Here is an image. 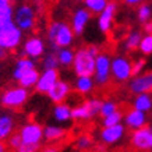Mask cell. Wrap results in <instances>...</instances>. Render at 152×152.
I'll return each instance as SVG.
<instances>
[{
	"mask_svg": "<svg viewBox=\"0 0 152 152\" xmlns=\"http://www.w3.org/2000/svg\"><path fill=\"white\" fill-rule=\"evenodd\" d=\"M20 135L23 142L28 144H41L43 138V129L38 123H28L20 130Z\"/></svg>",
	"mask_w": 152,
	"mask_h": 152,
	"instance_id": "cell-10",
	"label": "cell"
},
{
	"mask_svg": "<svg viewBox=\"0 0 152 152\" xmlns=\"http://www.w3.org/2000/svg\"><path fill=\"white\" fill-rule=\"evenodd\" d=\"M21 39H23V31L15 25V23L4 28H0V45L6 50H14L15 48H18Z\"/></svg>",
	"mask_w": 152,
	"mask_h": 152,
	"instance_id": "cell-4",
	"label": "cell"
},
{
	"mask_svg": "<svg viewBox=\"0 0 152 152\" xmlns=\"http://www.w3.org/2000/svg\"><path fill=\"white\" fill-rule=\"evenodd\" d=\"M45 53V42L41 38H29L24 43V55L31 57V59H38Z\"/></svg>",
	"mask_w": 152,
	"mask_h": 152,
	"instance_id": "cell-14",
	"label": "cell"
},
{
	"mask_svg": "<svg viewBox=\"0 0 152 152\" xmlns=\"http://www.w3.org/2000/svg\"><path fill=\"white\" fill-rule=\"evenodd\" d=\"M110 69H112V60L105 53H99L95 63V83L98 85H106L110 80Z\"/></svg>",
	"mask_w": 152,
	"mask_h": 152,
	"instance_id": "cell-7",
	"label": "cell"
},
{
	"mask_svg": "<svg viewBox=\"0 0 152 152\" xmlns=\"http://www.w3.org/2000/svg\"><path fill=\"white\" fill-rule=\"evenodd\" d=\"M66 137V130L57 126H48L43 129V138L49 141V142H55V141H60L61 138Z\"/></svg>",
	"mask_w": 152,
	"mask_h": 152,
	"instance_id": "cell-21",
	"label": "cell"
},
{
	"mask_svg": "<svg viewBox=\"0 0 152 152\" xmlns=\"http://www.w3.org/2000/svg\"><path fill=\"white\" fill-rule=\"evenodd\" d=\"M14 24V10L11 3H0V28Z\"/></svg>",
	"mask_w": 152,
	"mask_h": 152,
	"instance_id": "cell-19",
	"label": "cell"
},
{
	"mask_svg": "<svg viewBox=\"0 0 152 152\" xmlns=\"http://www.w3.org/2000/svg\"><path fill=\"white\" fill-rule=\"evenodd\" d=\"M71 94V88L66 81H57V83L52 87V89L48 92V96L50 98L52 102L55 103H61L64 102Z\"/></svg>",
	"mask_w": 152,
	"mask_h": 152,
	"instance_id": "cell-15",
	"label": "cell"
},
{
	"mask_svg": "<svg viewBox=\"0 0 152 152\" xmlns=\"http://www.w3.org/2000/svg\"><path fill=\"white\" fill-rule=\"evenodd\" d=\"M130 91L135 95L152 91V73L140 74L130 81Z\"/></svg>",
	"mask_w": 152,
	"mask_h": 152,
	"instance_id": "cell-13",
	"label": "cell"
},
{
	"mask_svg": "<svg viewBox=\"0 0 152 152\" xmlns=\"http://www.w3.org/2000/svg\"><path fill=\"white\" fill-rule=\"evenodd\" d=\"M57 81H59V71H57V69L45 70L39 75V80H38L37 85H35V91L39 94H48Z\"/></svg>",
	"mask_w": 152,
	"mask_h": 152,
	"instance_id": "cell-9",
	"label": "cell"
},
{
	"mask_svg": "<svg viewBox=\"0 0 152 152\" xmlns=\"http://www.w3.org/2000/svg\"><path fill=\"white\" fill-rule=\"evenodd\" d=\"M144 67H145V60H144V59L135 60V61L133 63V77L140 75V74H141V71L144 70Z\"/></svg>",
	"mask_w": 152,
	"mask_h": 152,
	"instance_id": "cell-39",
	"label": "cell"
},
{
	"mask_svg": "<svg viewBox=\"0 0 152 152\" xmlns=\"http://www.w3.org/2000/svg\"><path fill=\"white\" fill-rule=\"evenodd\" d=\"M31 69H35L34 60L31 59V57H21V59L15 63V67H14V71H13V78L15 80V81H18V80L21 78V75Z\"/></svg>",
	"mask_w": 152,
	"mask_h": 152,
	"instance_id": "cell-18",
	"label": "cell"
},
{
	"mask_svg": "<svg viewBox=\"0 0 152 152\" xmlns=\"http://www.w3.org/2000/svg\"><path fill=\"white\" fill-rule=\"evenodd\" d=\"M71 119L74 120H88V119H92V116L89 113V109L88 106L84 103H80V105L74 106L73 110H71Z\"/></svg>",
	"mask_w": 152,
	"mask_h": 152,
	"instance_id": "cell-26",
	"label": "cell"
},
{
	"mask_svg": "<svg viewBox=\"0 0 152 152\" xmlns=\"http://www.w3.org/2000/svg\"><path fill=\"white\" fill-rule=\"evenodd\" d=\"M41 144H28V142H23L18 147L17 152H39Z\"/></svg>",
	"mask_w": 152,
	"mask_h": 152,
	"instance_id": "cell-37",
	"label": "cell"
},
{
	"mask_svg": "<svg viewBox=\"0 0 152 152\" xmlns=\"http://www.w3.org/2000/svg\"><path fill=\"white\" fill-rule=\"evenodd\" d=\"M151 149H152V134H151Z\"/></svg>",
	"mask_w": 152,
	"mask_h": 152,
	"instance_id": "cell-47",
	"label": "cell"
},
{
	"mask_svg": "<svg viewBox=\"0 0 152 152\" xmlns=\"http://www.w3.org/2000/svg\"><path fill=\"white\" fill-rule=\"evenodd\" d=\"M117 110V105H116L115 102L112 101H106L102 103V107H101V113L99 115L102 116V117H106V116L112 115L113 112Z\"/></svg>",
	"mask_w": 152,
	"mask_h": 152,
	"instance_id": "cell-36",
	"label": "cell"
},
{
	"mask_svg": "<svg viewBox=\"0 0 152 152\" xmlns=\"http://www.w3.org/2000/svg\"><path fill=\"white\" fill-rule=\"evenodd\" d=\"M74 56H75V53H74L71 49H69V48H60L59 50H57L59 63L61 66H64V67L73 64L74 63Z\"/></svg>",
	"mask_w": 152,
	"mask_h": 152,
	"instance_id": "cell-27",
	"label": "cell"
},
{
	"mask_svg": "<svg viewBox=\"0 0 152 152\" xmlns=\"http://www.w3.org/2000/svg\"><path fill=\"white\" fill-rule=\"evenodd\" d=\"M88 52L91 53L92 56H95V57H98V55H99V49H98V46H95V45H91V46H87Z\"/></svg>",
	"mask_w": 152,
	"mask_h": 152,
	"instance_id": "cell-40",
	"label": "cell"
},
{
	"mask_svg": "<svg viewBox=\"0 0 152 152\" xmlns=\"http://www.w3.org/2000/svg\"><path fill=\"white\" fill-rule=\"evenodd\" d=\"M121 119H123V113H121L120 110H116V112H113L112 115L103 117L102 124H103V127H109V126L119 124V123H121Z\"/></svg>",
	"mask_w": 152,
	"mask_h": 152,
	"instance_id": "cell-32",
	"label": "cell"
},
{
	"mask_svg": "<svg viewBox=\"0 0 152 152\" xmlns=\"http://www.w3.org/2000/svg\"><path fill=\"white\" fill-rule=\"evenodd\" d=\"M102 103L103 102L99 99V98H91V99H88L85 102V105L88 106V109H89V113L91 116H96L98 113H101V107H102Z\"/></svg>",
	"mask_w": 152,
	"mask_h": 152,
	"instance_id": "cell-33",
	"label": "cell"
},
{
	"mask_svg": "<svg viewBox=\"0 0 152 152\" xmlns=\"http://www.w3.org/2000/svg\"><path fill=\"white\" fill-rule=\"evenodd\" d=\"M91 20V11H88L85 9H78L73 14L71 18V28L75 35H81L84 32V29L87 27V24Z\"/></svg>",
	"mask_w": 152,
	"mask_h": 152,
	"instance_id": "cell-16",
	"label": "cell"
},
{
	"mask_svg": "<svg viewBox=\"0 0 152 152\" xmlns=\"http://www.w3.org/2000/svg\"><path fill=\"white\" fill-rule=\"evenodd\" d=\"M124 123L126 127H129L131 130H137L141 129L147 124V116L145 112H141L138 109H131L126 113L124 116Z\"/></svg>",
	"mask_w": 152,
	"mask_h": 152,
	"instance_id": "cell-17",
	"label": "cell"
},
{
	"mask_svg": "<svg viewBox=\"0 0 152 152\" xmlns=\"http://www.w3.org/2000/svg\"><path fill=\"white\" fill-rule=\"evenodd\" d=\"M134 109H138L141 112H149L152 109V96L148 92L138 94L134 99Z\"/></svg>",
	"mask_w": 152,
	"mask_h": 152,
	"instance_id": "cell-25",
	"label": "cell"
},
{
	"mask_svg": "<svg viewBox=\"0 0 152 152\" xmlns=\"http://www.w3.org/2000/svg\"><path fill=\"white\" fill-rule=\"evenodd\" d=\"M151 15H152V9H151V6L149 4L142 3V4L138 6L137 17H138V20L141 21V23H147V21H149V20H151Z\"/></svg>",
	"mask_w": 152,
	"mask_h": 152,
	"instance_id": "cell-30",
	"label": "cell"
},
{
	"mask_svg": "<svg viewBox=\"0 0 152 152\" xmlns=\"http://www.w3.org/2000/svg\"><path fill=\"white\" fill-rule=\"evenodd\" d=\"M14 129V120L11 116L3 115L0 116V140L9 138Z\"/></svg>",
	"mask_w": 152,
	"mask_h": 152,
	"instance_id": "cell-24",
	"label": "cell"
},
{
	"mask_svg": "<svg viewBox=\"0 0 152 152\" xmlns=\"http://www.w3.org/2000/svg\"><path fill=\"white\" fill-rule=\"evenodd\" d=\"M41 152H59V149L56 147H46V148H43Z\"/></svg>",
	"mask_w": 152,
	"mask_h": 152,
	"instance_id": "cell-43",
	"label": "cell"
},
{
	"mask_svg": "<svg viewBox=\"0 0 152 152\" xmlns=\"http://www.w3.org/2000/svg\"><path fill=\"white\" fill-rule=\"evenodd\" d=\"M84 1H85L87 9L94 14H101L109 3L107 0H84Z\"/></svg>",
	"mask_w": 152,
	"mask_h": 152,
	"instance_id": "cell-29",
	"label": "cell"
},
{
	"mask_svg": "<svg viewBox=\"0 0 152 152\" xmlns=\"http://www.w3.org/2000/svg\"><path fill=\"white\" fill-rule=\"evenodd\" d=\"M140 50L144 55H151L152 53V34H148L141 39V43H140Z\"/></svg>",
	"mask_w": 152,
	"mask_h": 152,
	"instance_id": "cell-35",
	"label": "cell"
},
{
	"mask_svg": "<svg viewBox=\"0 0 152 152\" xmlns=\"http://www.w3.org/2000/svg\"><path fill=\"white\" fill-rule=\"evenodd\" d=\"M110 74L116 83H124L133 77V63L127 57L117 56L112 60Z\"/></svg>",
	"mask_w": 152,
	"mask_h": 152,
	"instance_id": "cell-3",
	"label": "cell"
},
{
	"mask_svg": "<svg viewBox=\"0 0 152 152\" xmlns=\"http://www.w3.org/2000/svg\"><path fill=\"white\" fill-rule=\"evenodd\" d=\"M11 0H0V3H10Z\"/></svg>",
	"mask_w": 152,
	"mask_h": 152,
	"instance_id": "cell-46",
	"label": "cell"
},
{
	"mask_svg": "<svg viewBox=\"0 0 152 152\" xmlns=\"http://www.w3.org/2000/svg\"><path fill=\"white\" fill-rule=\"evenodd\" d=\"M39 75L41 74L38 73V70L37 69H31V70H28V71H25V73L21 75V78L18 80V84L21 85V87L24 88H32L37 85L38 83V80H39Z\"/></svg>",
	"mask_w": 152,
	"mask_h": 152,
	"instance_id": "cell-22",
	"label": "cell"
},
{
	"mask_svg": "<svg viewBox=\"0 0 152 152\" xmlns=\"http://www.w3.org/2000/svg\"><path fill=\"white\" fill-rule=\"evenodd\" d=\"M42 64H43L45 70L57 69V66L60 64V63H59V57H57V53H56V52H50L49 55H46L45 57H43Z\"/></svg>",
	"mask_w": 152,
	"mask_h": 152,
	"instance_id": "cell-31",
	"label": "cell"
},
{
	"mask_svg": "<svg viewBox=\"0 0 152 152\" xmlns=\"http://www.w3.org/2000/svg\"><path fill=\"white\" fill-rule=\"evenodd\" d=\"M144 31L147 34H152V21H147V23H144Z\"/></svg>",
	"mask_w": 152,
	"mask_h": 152,
	"instance_id": "cell-41",
	"label": "cell"
},
{
	"mask_svg": "<svg viewBox=\"0 0 152 152\" xmlns=\"http://www.w3.org/2000/svg\"><path fill=\"white\" fill-rule=\"evenodd\" d=\"M71 110L73 109L70 107L69 103H64V102L56 103L55 109H53V117L60 123H66V121H69L71 119Z\"/></svg>",
	"mask_w": 152,
	"mask_h": 152,
	"instance_id": "cell-20",
	"label": "cell"
},
{
	"mask_svg": "<svg viewBox=\"0 0 152 152\" xmlns=\"http://www.w3.org/2000/svg\"><path fill=\"white\" fill-rule=\"evenodd\" d=\"M48 39L57 53L60 48H69L74 39L73 28L64 23H52L48 28Z\"/></svg>",
	"mask_w": 152,
	"mask_h": 152,
	"instance_id": "cell-1",
	"label": "cell"
},
{
	"mask_svg": "<svg viewBox=\"0 0 152 152\" xmlns=\"http://www.w3.org/2000/svg\"><path fill=\"white\" fill-rule=\"evenodd\" d=\"M144 0H124V3L127 6H140L142 4Z\"/></svg>",
	"mask_w": 152,
	"mask_h": 152,
	"instance_id": "cell-42",
	"label": "cell"
},
{
	"mask_svg": "<svg viewBox=\"0 0 152 152\" xmlns=\"http://www.w3.org/2000/svg\"><path fill=\"white\" fill-rule=\"evenodd\" d=\"M6 151H7V148H6V145L1 142V140H0V152H6Z\"/></svg>",
	"mask_w": 152,
	"mask_h": 152,
	"instance_id": "cell-45",
	"label": "cell"
},
{
	"mask_svg": "<svg viewBox=\"0 0 152 152\" xmlns=\"http://www.w3.org/2000/svg\"><path fill=\"white\" fill-rule=\"evenodd\" d=\"M126 127L121 123L115 126H109V127H103L101 131V141L106 145H113V144L119 142L120 140L124 137Z\"/></svg>",
	"mask_w": 152,
	"mask_h": 152,
	"instance_id": "cell-11",
	"label": "cell"
},
{
	"mask_svg": "<svg viewBox=\"0 0 152 152\" xmlns=\"http://www.w3.org/2000/svg\"><path fill=\"white\" fill-rule=\"evenodd\" d=\"M116 10H117V4L116 1H109L105 10L101 13L99 18H98V27L103 34H107L112 29L113 25V18H115Z\"/></svg>",
	"mask_w": 152,
	"mask_h": 152,
	"instance_id": "cell-12",
	"label": "cell"
},
{
	"mask_svg": "<svg viewBox=\"0 0 152 152\" xmlns=\"http://www.w3.org/2000/svg\"><path fill=\"white\" fill-rule=\"evenodd\" d=\"M101 152H106V151H101Z\"/></svg>",
	"mask_w": 152,
	"mask_h": 152,
	"instance_id": "cell-48",
	"label": "cell"
},
{
	"mask_svg": "<svg viewBox=\"0 0 152 152\" xmlns=\"http://www.w3.org/2000/svg\"><path fill=\"white\" fill-rule=\"evenodd\" d=\"M151 134L152 130L147 126H144L141 129L133 130L131 134V145L137 151L145 152L151 149Z\"/></svg>",
	"mask_w": 152,
	"mask_h": 152,
	"instance_id": "cell-8",
	"label": "cell"
},
{
	"mask_svg": "<svg viewBox=\"0 0 152 152\" xmlns=\"http://www.w3.org/2000/svg\"><path fill=\"white\" fill-rule=\"evenodd\" d=\"M95 63H96V57L91 55L87 48H81L75 52V56H74V73L78 77H81V75L91 77L95 73Z\"/></svg>",
	"mask_w": 152,
	"mask_h": 152,
	"instance_id": "cell-2",
	"label": "cell"
},
{
	"mask_svg": "<svg viewBox=\"0 0 152 152\" xmlns=\"http://www.w3.org/2000/svg\"><path fill=\"white\" fill-rule=\"evenodd\" d=\"M23 144V140H21V135L18 134H13V135H10L9 137V145L10 148H13V149H18V147Z\"/></svg>",
	"mask_w": 152,
	"mask_h": 152,
	"instance_id": "cell-38",
	"label": "cell"
},
{
	"mask_svg": "<svg viewBox=\"0 0 152 152\" xmlns=\"http://www.w3.org/2000/svg\"><path fill=\"white\" fill-rule=\"evenodd\" d=\"M14 23L21 31H29L35 27V10L28 4H21L14 11Z\"/></svg>",
	"mask_w": 152,
	"mask_h": 152,
	"instance_id": "cell-6",
	"label": "cell"
},
{
	"mask_svg": "<svg viewBox=\"0 0 152 152\" xmlns=\"http://www.w3.org/2000/svg\"><path fill=\"white\" fill-rule=\"evenodd\" d=\"M141 34L138 31H133L130 32L126 38V42H124V48L127 50H135L140 48V43H141Z\"/></svg>",
	"mask_w": 152,
	"mask_h": 152,
	"instance_id": "cell-28",
	"label": "cell"
},
{
	"mask_svg": "<svg viewBox=\"0 0 152 152\" xmlns=\"http://www.w3.org/2000/svg\"><path fill=\"white\" fill-rule=\"evenodd\" d=\"M75 147L80 151H87V149H89V148L92 147V138L88 134H83V135H80L78 138H77Z\"/></svg>",
	"mask_w": 152,
	"mask_h": 152,
	"instance_id": "cell-34",
	"label": "cell"
},
{
	"mask_svg": "<svg viewBox=\"0 0 152 152\" xmlns=\"http://www.w3.org/2000/svg\"><path fill=\"white\" fill-rule=\"evenodd\" d=\"M28 99V91L24 87H14L7 89L1 95V105L9 107V109H18L27 102Z\"/></svg>",
	"mask_w": 152,
	"mask_h": 152,
	"instance_id": "cell-5",
	"label": "cell"
},
{
	"mask_svg": "<svg viewBox=\"0 0 152 152\" xmlns=\"http://www.w3.org/2000/svg\"><path fill=\"white\" fill-rule=\"evenodd\" d=\"M94 80L88 75H81L75 81V92L81 94V95H87V94L92 92L94 89Z\"/></svg>",
	"mask_w": 152,
	"mask_h": 152,
	"instance_id": "cell-23",
	"label": "cell"
},
{
	"mask_svg": "<svg viewBox=\"0 0 152 152\" xmlns=\"http://www.w3.org/2000/svg\"><path fill=\"white\" fill-rule=\"evenodd\" d=\"M4 55H6V49L0 45V59H1V57H4Z\"/></svg>",
	"mask_w": 152,
	"mask_h": 152,
	"instance_id": "cell-44",
	"label": "cell"
}]
</instances>
